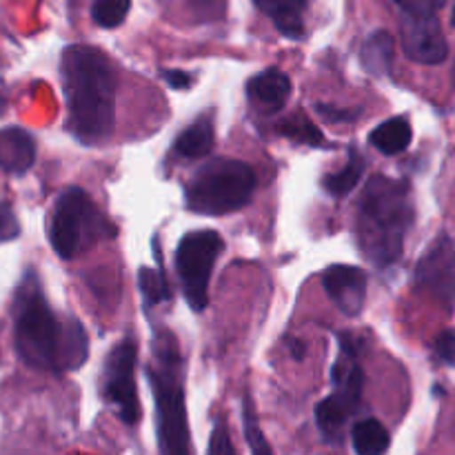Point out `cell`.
Segmentation results:
<instances>
[{"mask_svg":"<svg viewBox=\"0 0 455 455\" xmlns=\"http://www.w3.org/2000/svg\"><path fill=\"white\" fill-rule=\"evenodd\" d=\"M451 25L455 27V4H453V13H451Z\"/></svg>","mask_w":455,"mask_h":455,"instance_id":"30","label":"cell"},{"mask_svg":"<svg viewBox=\"0 0 455 455\" xmlns=\"http://www.w3.org/2000/svg\"><path fill=\"white\" fill-rule=\"evenodd\" d=\"M151 391L158 409V434L163 455H189L185 391H182L180 347L172 331L154 338L151 364L147 369Z\"/></svg>","mask_w":455,"mask_h":455,"instance_id":"4","label":"cell"},{"mask_svg":"<svg viewBox=\"0 0 455 455\" xmlns=\"http://www.w3.org/2000/svg\"><path fill=\"white\" fill-rule=\"evenodd\" d=\"M67 132L83 145H102L116 127L118 69L102 49L69 44L60 60Z\"/></svg>","mask_w":455,"mask_h":455,"instance_id":"2","label":"cell"},{"mask_svg":"<svg viewBox=\"0 0 455 455\" xmlns=\"http://www.w3.org/2000/svg\"><path fill=\"white\" fill-rule=\"evenodd\" d=\"M416 284L422 293L453 305L455 302V249L449 238H440L416 269Z\"/></svg>","mask_w":455,"mask_h":455,"instance_id":"11","label":"cell"},{"mask_svg":"<svg viewBox=\"0 0 455 455\" xmlns=\"http://www.w3.org/2000/svg\"><path fill=\"white\" fill-rule=\"evenodd\" d=\"M318 111L329 120V123H345V120L354 118V111H338L333 109V107H324V105H320Z\"/></svg>","mask_w":455,"mask_h":455,"instance_id":"29","label":"cell"},{"mask_svg":"<svg viewBox=\"0 0 455 455\" xmlns=\"http://www.w3.org/2000/svg\"><path fill=\"white\" fill-rule=\"evenodd\" d=\"M351 440H354V449L358 455H385L391 443L389 431L376 418L360 420L351 431Z\"/></svg>","mask_w":455,"mask_h":455,"instance_id":"20","label":"cell"},{"mask_svg":"<svg viewBox=\"0 0 455 455\" xmlns=\"http://www.w3.org/2000/svg\"><path fill=\"white\" fill-rule=\"evenodd\" d=\"M367 274L360 267L333 265L323 274V287L329 300L349 318H358L367 302Z\"/></svg>","mask_w":455,"mask_h":455,"instance_id":"12","label":"cell"},{"mask_svg":"<svg viewBox=\"0 0 455 455\" xmlns=\"http://www.w3.org/2000/svg\"><path fill=\"white\" fill-rule=\"evenodd\" d=\"M225 251V240L218 231H191L180 240L176 251V269L187 305L194 311H204L209 305V283L213 267Z\"/></svg>","mask_w":455,"mask_h":455,"instance_id":"8","label":"cell"},{"mask_svg":"<svg viewBox=\"0 0 455 455\" xmlns=\"http://www.w3.org/2000/svg\"><path fill=\"white\" fill-rule=\"evenodd\" d=\"M364 172H367V163H364V158L360 156V151L354 149L349 154V160H347V164L340 169V172L329 173V176L324 178L323 189L327 191L329 196H333V198H345V196H349L351 191L358 187V182L363 180Z\"/></svg>","mask_w":455,"mask_h":455,"instance_id":"18","label":"cell"},{"mask_svg":"<svg viewBox=\"0 0 455 455\" xmlns=\"http://www.w3.org/2000/svg\"><path fill=\"white\" fill-rule=\"evenodd\" d=\"M411 123H409L404 116H395V118L385 120V123L378 124V127L369 133V142L385 156L403 154V151L411 145Z\"/></svg>","mask_w":455,"mask_h":455,"instance_id":"17","label":"cell"},{"mask_svg":"<svg viewBox=\"0 0 455 455\" xmlns=\"http://www.w3.org/2000/svg\"><path fill=\"white\" fill-rule=\"evenodd\" d=\"M411 225L413 203L407 182L373 176L364 187L355 220V235L364 256L380 269L398 262Z\"/></svg>","mask_w":455,"mask_h":455,"instance_id":"3","label":"cell"},{"mask_svg":"<svg viewBox=\"0 0 455 455\" xmlns=\"http://www.w3.org/2000/svg\"><path fill=\"white\" fill-rule=\"evenodd\" d=\"M284 38L298 40L307 29V0H253Z\"/></svg>","mask_w":455,"mask_h":455,"instance_id":"15","label":"cell"},{"mask_svg":"<svg viewBox=\"0 0 455 455\" xmlns=\"http://www.w3.org/2000/svg\"><path fill=\"white\" fill-rule=\"evenodd\" d=\"M18 235H20V222H18L12 204L3 203L0 204V243H9Z\"/></svg>","mask_w":455,"mask_h":455,"instance_id":"26","label":"cell"},{"mask_svg":"<svg viewBox=\"0 0 455 455\" xmlns=\"http://www.w3.org/2000/svg\"><path fill=\"white\" fill-rule=\"evenodd\" d=\"M36 163V140L20 127L0 129V169L13 176H22Z\"/></svg>","mask_w":455,"mask_h":455,"instance_id":"14","label":"cell"},{"mask_svg":"<svg viewBox=\"0 0 455 455\" xmlns=\"http://www.w3.org/2000/svg\"><path fill=\"white\" fill-rule=\"evenodd\" d=\"M360 58H363L364 69L371 71L376 76H385L389 71L391 60H394V38L387 31H373L363 44V52H360Z\"/></svg>","mask_w":455,"mask_h":455,"instance_id":"19","label":"cell"},{"mask_svg":"<svg viewBox=\"0 0 455 455\" xmlns=\"http://www.w3.org/2000/svg\"><path fill=\"white\" fill-rule=\"evenodd\" d=\"M138 287H140L147 305H160V302H167L172 298V289H169L167 278H164L163 265H158V271L149 269V267H140L138 269Z\"/></svg>","mask_w":455,"mask_h":455,"instance_id":"21","label":"cell"},{"mask_svg":"<svg viewBox=\"0 0 455 455\" xmlns=\"http://www.w3.org/2000/svg\"><path fill=\"white\" fill-rule=\"evenodd\" d=\"M164 83L169 84L172 89H187L191 87V76L187 71H178V69H164L163 71Z\"/></svg>","mask_w":455,"mask_h":455,"instance_id":"28","label":"cell"},{"mask_svg":"<svg viewBox=\"0 0 455 455\" xmlns=\"http://www.w3.org/2000/svg\"><path fill=\"white\" fill-rule=\"evenodd\" d=\"M13 347L36 371H76L89 358L84 327L74 315L53 314L34 269L25 271L13 293Z\"/></svg>","mask_w":455,"mask_h":455,"instance_id":"1","label":"cell"},{"mask_svg":"<svg viewBox=\"0 0 455 455\" xmlns=\"http://www.w3.org/2000/svg\"><path fill=\"white\" fill-rule=\"evenodd\" d=\"M291 96V80L284 71L267 69L247 83V98L260 114H278Z\"/></svg>","mask_w":455,"mask_h":455,"instance_id":"13","label":"cell"},{"mask_svg":"<svg viewBox=\"0 0 455 455\" xmlns=\"http://www.w3.org/2000/svg\"><path fill=\"white\" fill-rule=\"evenodd\" d=\"M132 9V0H96L92 7V18L102 29H114L123 25Z\"/></svg>","mask_w":455,"mask_h":455,"instance_id":"22","label":"cell"},{"mask_svg":"<svg viewBox=\"0 0 455 455\" xmlns=\"http://www.w3.org/2000/svg\"><path fill=\"white\" fill-rule=\"evenodd\" d=\"M213 142H216V129L209 116H200L196 123H191L185 132H180L178 140L173 142V154L180 158H204L212 154Z\"/></svg>","mask_w":455,"mask_h":455,"instance_id":"16","label":"cell"},{"mask_svg":"<svg viewBox=\"0 0 455 455\" xmlns=\"http://www.w3.org/2000/svg\"><path fill=\"white\" fill-rule=\"evenodd\" d=\"M338 345H340V354L331 367V380L336 389L315 407L318 429L329 440L340 435L345 422L358 409L364 389V371L360 367V347L355 342V336H351L349 331H342L338 336Z\"/></svg>","mask_w":455,"mask_h":455,"instance_id":"7","label":"cell"},{"mask_svg":"<svg viewBox=\"0 0 455 455\" xmlns=\"http://www.w3.org/2000/svg\"><path fill=\"white\" fill-rule=\"evenodd\" d=\"M280 133H284L291 140L302 142V145H311V147H324V136L309 118L305 116H291V118L284 120L280 124Z\"/></svg>","mask_w":455,"mask_h":455,"instance_id":"23","label":"cell"},{"mask_svg":"<svg viewBox=\"0 0 455 455\" xmlns=\"http://www.w3.org/2000/svg\"><path fill=\"white\" fill-rule=\"evenodd\" d=\"M114 234V227L87 191L69 187L58 196L49 218V243L62 260L83 256L93 244Z\"/></svg>","mask_w":455,"mask_h":455,"instance_id":"6","label":"cell"},{"mask_svg":"<svg viewBox=\"0 0 455 455\" xmlns=\"http://www.w3.org/2000/svg\"><path fill=\"white\" fill-rule=\"evenodd\" d=\"M243 425H244V438H247L251 455H274L271 451V444L267 443L265 434H262L260 425H258L256 411H253V404L249 400V395L244 398L243 404Z\"/></svg>","mask_w":455,"mask_h":455,"instance_id":"24","label":"cell"},{"mask_svg":"<svg viewBox=\"0 0 455 455\" xmlns=\"http://www.w3.org/2000/svg\"><path fill=\"white\" fill-rule=\"evenodd\" d=\"M400 38H403V49L407 58H411L413 62H420V65H440L449 53V44L438 16L403 13Z\"/></svg>","mask_w":455,"mask_h":455,"instance_id":"10","label":"cell"},{"mask_svg":"<svg viewBox=\"0 0 455 455\" xmlns=\"http://www.w3.org/2000/svg\"><path fill=\"white\" fill-rule=\"evenodd\" d=\"M256 191V172L243 160L213 158L196 169L187 185V207L203 216H227L249 204Z\"/></svg>","mask_w":455,"mask_h":455,"instance_id":"5","label":"cell"},{"mask_svg":"<svg viewBox=\"0 0 455 455\" xmlns=\"http://www.w3.org/2000/svg\"><path fill=\"white\" fill-rule=\"evenodd\" d=\"M207 455H238L235 453L234 440H231L229 427L225 425V420H216V425H213Z\"/></svg>","mask_w":455,"mask_h":455,"instance_id":"25","label":"cell"},{"mask_svg":"<svg viewBox=\"0 0 455 455\" xmlns=\"http://www.w3.org/2000/svg\"><path fill=\"white\" fill-rule=\"evenodd\" d=\"M136 360L138 347L132 338H127L109 351L105 363L102 391H105L107 403L116 409L124 425H136L140 418V400H138L136 391Z\"/></svg>","mask_w":455,"mask_h":455,"instance_id":"9","label":"cell"},{"mask_svg":"<svg viewBox=\"0 0 455 455\" xmlns=\"http://www.w3.org/2000/svg\"><path fill=\"white\" fill-rule=\"evenodd\" d=\"M435 354L443 363L455 367V331H443L435 338Z\"/></svg>","mask_w":455,"mask_h":455,"instance_id":"27","label":"cell"}]
</instances>
